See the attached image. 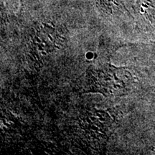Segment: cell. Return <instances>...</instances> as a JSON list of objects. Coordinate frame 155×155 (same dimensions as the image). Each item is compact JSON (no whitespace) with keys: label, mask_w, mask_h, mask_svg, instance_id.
<instances>
[{"label":"cell","mask_w":155,"mask_h":155,"mask_svg":"<svg viewBox=\"0 0 155 155\" xmlns=\"http://www.w3.org/2000/svg\"><path fill=\"white\" fill-rule=\"evenodd\" d=\"M97 8L105 16H113L114 14L127 11L123 0H94Z\"/></svg>","instance_id":"obj_1"},{"label":"cell","mask_w":155,"mask_h":155,"mask_svg":"<svg viewBox=\"0 0 155 155\" xmlns=\"http://www.w3.org/2000/svg\"><path fill=\"white\" fill-rule=\"evenodd\" d=\"M139 12L151 22H155V0H137Z\"/></svg>","instance_id":"obj_2"}]
</instances>
